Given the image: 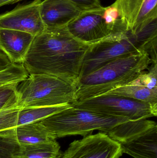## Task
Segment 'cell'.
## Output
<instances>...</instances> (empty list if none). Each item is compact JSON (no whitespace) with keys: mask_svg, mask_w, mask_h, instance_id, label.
I'll return each mask as SVG.
<instances>
[{"mask_svg":"<svg viewBox=\"0 0 157 158\" xmlns=\"http://www.w3.org/2000/svg\"><path fill=\"white\" fill-rule=\"evenodd\" d=\"M19 83H11L0 85V110L15 105L17 99V89Z\"/></svg>","mask_w":157,"mask_h":158,"instance_id":"obj_19","label":"cell"},{"mask_svg":"<svg viewBox=\"0 0 157 158\" xmlns=\"http://www.w3.org/2000/svg\"><path fill=\"white\" fill-rule=\"evenodd\" d=\"M22 0H0V7L6 5L14 4Z\"/></svg>","mask_w":157,"mask_h":158,"instance_id":"obj_23","label":"cell"},{"mask_svg":"<svg viewBox=\"0 0 157 158\" xmlns=\"http://www.w3.org/2000/svg\"><path fill=\"white\" fill-rule=\"evenodd\" d=\"M122 117H113L72 106L41 121L56 138L71 135L83 136L99 131L113 137L118 126L129 121Z\"/></svg>","mask_w":157,"mask_h":158,"instance_id":"obj_3","label":"cell"},{"mask_svg":"<svg viewBox=\"0 0 157 158\" xmlns=\"http://www.w3.org/2000/svg\"><path fill=\"white\" fill-rule=\"evenodd\" d=\"M10 65L7 56L0 49V71L6 69Z\"/></svg>","mask_w":157,"mask_h":158,"instance_id":"obj_22","label":"cell"},{"mask_svg":"<svg viewBox=\"0 0 157 158\" xmlns=\"http://www.w3.org/2000/svg\"><path fill=\"white\" fill-rule=\"evenodd\" d=\"M76 87L62 79L46 74H31L18 85L19 108L52 106L75 102Z\"/></svg>","mask_w":157,"mask_h":158,"instance_id":"obj_5","label":"cell"},{"mask_svg":"<svg viewBox=\"0 0 157 158\" xmlns=\"http://www.w3.org/2000/svg\"><path fill=\"white\" fill-rule=\"evenodd\" d=\"M77 8L83 11H89L100 9L101 5L100 0H68Z\"/></svg>","mask_w":157,"mask_h":158,"instance_id":"obj_21","label":"cell"},{"mask_svg":"<svg viewBox=\"0 0 157 158\" xmlns=\"http://www.w3.org/2000/svg\"><path fill=\"white\" fill-rule=\"evenodd\" d=\"M157 46V41H147L129 31L113 32L102 40L89 45L83 59L79 79L120 57L145 52L153 53Z\"/></svg>","mask_w":157,"mask_h":158,"instance_id":"obj_4","label":"cell"},{"mask_svg":"<svg viewBox=\"0 0 157 158\" xmlns=\"http://www.w3.org/2000/svg\"><path fill=\"white\" fill-rule=\"evenodd\" d=\"M123 154L119 142L100 132L75 140L63 153L61 158H120Z\"/></svg>","mask_w":157,"mask_h":158,"instance_id":"obj_9","label":"cell"},{"mask_svg":"<svg viewBox=\"0 0 157 158\" xmlns=\"http://www.w3.org/2000/svg\"><path fill=\"white\" fill-rule=\"evenodd\" d=\"M72 104L39 107H10L0 110V131L42 120L72 106Z\"/></svg>","mask_w":157,"mask_h":158,"instance_id":"obj_12","label":"cell"},{"mask_svg":"<svg viewBox=\"0 0 157 158\" xmlns=\"http://www.w3.org/2000/svg\"><path fill=\"white\" fill-rule=\"evenodd\" d=\"M34 38L27 32L0 28V49L12 64H22Z\"/></svg>","mask_w":157,"mask_h":158,"instance_id":"obj_14","label":"cell"},{"mask_svg":"<svg viewBox=\"0 0 157 158\" xmlns=\"http://www.w3.org/2000/svg\"><path fill=\"white\" fill-rule=\"evenodd\" d=\"M40 11L45 28H54L67 27L85 11L68 0H42Z\"/></svg>","mask_w":157,"mask_h":158,"instance_id":"obj_13","label":"cell"},{"mask_svg":"<svg viewBox=\"0 0 157 158\" xmlns=\"http://www.w3.org/2000/svg\"><path fill=\"white\" fill-rule=\"evenodd\" d=\"M13 129L20 146L48 143L57 139L55 135L40 121L21 125Z\"/></svg>","mask_w":157,"mask_h":158,"instance_id":"obj_15","label":"cell"},{"mask_svg":"<svg viewBox=\"0 0 157 158\" xmlns=\"http://www.w3.org/2000/svg\"><path fill=\"white\" fill-rule=\"evenodd\" d=\"M42 1L33 0L1 14L0 28L27 32L34 37L40 34L45 29L40 11Z\"/></svg>","mask_w":157,"mask_h":158,"instance_id":"obj_11","label":"cell"},{"mask_svg":"<svg viewBox=\"0 0 157 158\" xmlns=\"http://www.w3.org/2000/svg\"><path fill=\"white\" fill-rule=\"evenodd\" d=\"M105 7L85 11L70 22L66 28L69 33L79 41L90 45L96 43L113 32L125 31L123 24L111 23L104 15Z\"/></svg>","mask_w":157,"mask_h":158,"instance_id":"obj_8","label":"cell"},{"mask_svg":"<svg viewBox=\"0 0 157 158\" xmlns=\"http://www.w3.org/2000/svg\"><path fill=\"white\" fill-rule=\"evenodd\" d=\"M112 5L128 31L145 39L157 37V0H116Z\"/></svg>","mask_w":157,"mask_h":158,"instance_id":"obj_7","label":"cell"},{"mask_svg":"<svg viewBox=\"0 0 157 158\" xmlns=\"http://www.w3.org/2000/svg\"><path fill=\"white\" fill-rule=\"evenodd\" d=\"M157 62H152L148 71L143 72L129 85H141L150 89H157Z\"/></svg>","mask_w":157,"mask_h":158,"instance_id":"obj_20","label":"cell"},{"mask_svg":"<svg viewBox=\"0 0 157 158\" xmlns=\"http://www.w3.org/2000/svg\"><path fill=\"white\" fill-rule=\"evenodd\" d=\"M106 94L126 97L157 107V89H148L141 85H127L114 88Z\"/></svg>","mask_w":157,"mask_h":158,"instance_id":"obj_17","label":"cell"},{"mask_svg":"<svg viewBox=\"0 0 157 158\" xmlns=\"http://www.w3.org/2000/svg\"><path fill=\"white\" fill-rule=\"evenodd\" d=\"M78 108L122 117L130 121L144 119L157 115V107L149 103L113 94H105L76 101L72 104Z\"/></svg>","mask_w":157,"mask_h":158,"instance_id":"obj_6","label":"cell"},{"mask_svg":"<svg viewBox=\"0 0 157 158\" xmlns=\"http://www.w3.org/2000/svg\"><path fill=\"white\" fill-rule=\"evenodd\" d=\"M89 46L74 38L66 27L45 28L34 37L22 64L29 75L55 76L76 87Z\"/></svg>","mask_w":157,"mask_h":158,"instance_id":"obj_1","label":"cell"},{"mask_svg":"<svg viewBox=\"0 0 157 158\" xmlns=\"http://www.w3.org/2000/svg\"><path fill=\"white\" fill-rule=\"evenodd\" d=\"M152 61L147 52L120 57L78 80L75 102L127 85L148 69Z\"/></svg>","mask_w":157,"mask_h":158,"instance_id":"obj_2","label":"cell"},{"mask_svg":"<svg viewBox=\"0 0 157 158\" xmlns=\"http://www.w3.org/2000/svg\"><path fill=\"white\" fill-rule=\"evenodd\" d=\"M28 73L22 64H12L6 69L0 71V85L20 82L26 79Z\"/></svg>","mask_w":157,"mask_h":158,"instance_id":"obj_18","label":"cell"},{"mask_svg":"<svg viewBox=\"0 0 157 158\" xmlns=\"http://www.w3.org/2000/svg\"><path fill=\"white\" fill-rule=\"evenodd\" d=\"M62 152L56 140L30 145L20 146L18 158H61Z\"/></svg>","mask_w":157,"mask_h":158,"instance_id":"obj_16","label":"cell"},{"mask_svg":"<svg viewBox=\"0 0 157 158\" xmlns=\"http://www.w3.org/2000/svg\"><path fill=\"white\" fill-rule=\"evenodd\" d=\"M124 153L134 158H157V124L141 119L121 143Z\"/></svg>","mask_w":157,"mask_h":158,"instance_id":"obj_10","label":"cell"}]
</instances>
